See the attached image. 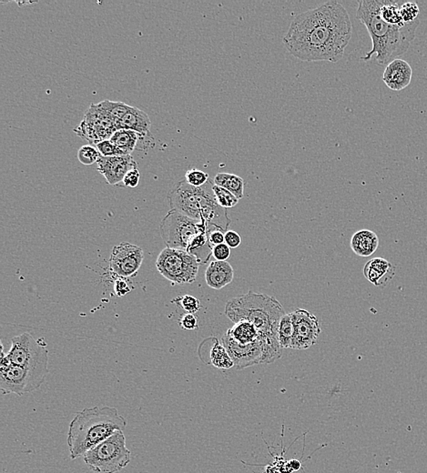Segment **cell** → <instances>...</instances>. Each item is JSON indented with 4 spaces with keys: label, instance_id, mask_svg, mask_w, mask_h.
<instances>
[{
    "label": "cell",
    "instance_id": "d4e9b609",
    "mask_svg": "<svg viewBox=\"0 0 427 473\" xmlns=\"http://www.w3.org/2000/svg\"><path fill=\"white\" fill-rule=\"evenodd\" d=\"M210 364L217 369L229 370L234 367V361L229 356L222 342L216 341L210 352Z\"/></svg>",
    "mask_w": 427,
    "mask_h": 473
},
{
    "label": "cell",
    "instance_id": "d6986e66",
    "mask_svg": "<svg viewBox=\"0 0 427 473\" xmlns=\"http://www.w3.org/2000/svg\"><path fill=\"white\" fill-rule=\"evenodd\" d=\"M351 249L357 256H372L379 247V238L374 231L362 230L357 231L351 239Z\"/></svg>",
    "mask_w": 427,
    "mask_h": 473
},
{
    "label": "cell",
    "instance_id": "9a60e30c",
    "mask_svg": "<svg viewBox=\"0 0 427 473\" xmlns=\"http://www.w3.org/2000/svg\"><path fill=\"white\" fill-rule=\"evenodd\" d=\"M413 77V69L406 60L397 59L389 63L385 68L382 81L392 90L400 91L410 85Z\"/></svg>",
    "mask_w": 427,
    "mask_h": 473
},
{
    "label": "cell",
    "instance_id": "484cf974",
    "mask_svg": "<svg viewBox=\"0 0 427 473\" xmlns=\"http://www.w3.org/2000/svg\"><path fill=\"white\" fill-rule=\"evenodd\" d=\"M400 6L394 0H381V16L382 20L394 26L403 27L404 23L402 18Z\"/></svg>",
    "mask_w": 427,
    "mask_h": 473
},
{
    "label": "cell",
    "instance_id": "2e32d148",
    "mask_svg": "<svg viewBox=\"0 0 427 473\" xmlns=\"http://www.w3.org/2000/svg\"><path fill=\"white\" fill-rule=\"evenodd\" d=\"M363 275L376 287H385L393 279L394 268L387 259L374 258L366 263L363 268Z\"/></svg>",
    "mask_w": 427,
    "mask_h": 473
},
{
    "label": "cell",
    "instance_id": "1f68e13d",
    "mask_svg": "<svg viewBox=\"0 0 427 473\" xmlns=\"http://www.w3.org/2000/svg\"><path fill=\"white\" fill-rule=\"evenodd\" d=\"M185 180L191 186L202 187L209 182L210 177L209 174L203 173L202 170L191 169L185 174Z\"/></svg>",
    "mask_w": 427,
    "mask_h": 473
},
{
    "label": "cell",
    "instance_id": "52a82bcc",
    "mask_svg": "<svg viewBox=\"0 0 427 473\" xmlns=\"http://www.w3.org/2000/svg\"><path fill=\"white\" fill-rule=\"evenodd\" d=\"M210 225L205 221L193 220L187 216L171 209L159 224L161 237L166 247L186 250L196 235L208 231Z\"/></svg>",
    "mask_w": 427,
    "mask_h": 473
},
{
    "label": "cell",
    "instance_id": "8d00e7d4",
    "mask_svg": "<svg viewBox=\"0 0 427 473\" xmlns=\"http://www.w3.org/2000/svg\"><path fill=\"white\" fill-rule=\"evenodd\" d=\"M180 325L181 328L187 329V331H193L198 329V319L194 314L186 313L180 320Z\"/></svg>",
    "mask_w": 427,
    "mask_h": 473
},
{
    "label": "cell",
    "instance_id": "6da1fadb",
    "mask_svg": "<svg viewBox=\"0 0 427 473\" xmlns=\"http://www.w3.org/2000/svg\"><path fill=\"white\" fill-rule=\"evenodd\" d=\"M348 12L336 0L296 15L283 37V44L302 62L336 63L352 37Z\"/></svg>",
    "mask_w": 427,
    "mask_h": 473
},
{
    "label": "cell",
    "instance_id": "cb8c5ba5",
    "mask_svg": "<svg viewBox=\"0 0 427 473\" xmlns=\"http://www.w3.org/2000/svg\"><path fill=\"white\" fill-rule=\"evenodd\" d=\"M215 185L229 190L236 198L240 199L244 196V180L242 177L229 173H218L213 180Z\"/></svg>",
    "mask_w": 427,
    "mask_h": 473
},
{
    "label": "cell",
    "instance_id": "44dd1931",
    "mask_svg": "<svg viewBox=\"0 0 427 473\" xmlns=\"http://www.w3.org/2000/svg\"><path fill=\"white\" fill-rule=\"evenodd\" d=\"M186 252L195 257L200 264H206L212 256V247L210 244L208 231L196 235L191 240Z\"/></svg>",
    "mask_w": 427,
    "mask_h": 473
},
{
    "label": "cell",
    "instance_id": "8fae6325",
    "mask_svg": "<svg viewBox=\"0 0 427 473\" xmlns=\"http://www.w3.org/2000/svg\"><path fill=\"white\" fill-rule=\"evenodd\" d=\"M144 254L142 247L129 243L115 246L111 252L110 267L111 271L120 278H133L142 267Z\"/></svg>",
    "mask_w": 427,
    "mask_h": 473
},
{
    "label": "cell",
    "instance_id": "603a6c76",
    "mask_svg": "<svg viewBox=\"0 0 427 473\" xmlns=\"http://www.w3.org/2000/svg\"><path fill=\"white\" fill-rule=\"evenodd\" d=\"M140 139V134L132 130L118 129L111 136L110 141L116 145L124 155H130L138 145Z\"/></svg>",
    "mask_w": 427,
    "mask_h": 473
},
{
    "label": "cell",
    "instance_id": "f546056e",
    "mask_svg": "<svg viewBox=\"0 0 427 473\" xmlns=\"http://www.w3.org/2000/svg\"><path fill=\"white\" fill-rule=\"evenodd\" d=\"M181 308L187 313L195 314L200 310V301L197 298L191 295H184L183 297H178L172 300Z\"/></svg>",
    "mask_w": 427,
    "mask_h": 473
},
{
    "label": "cell",
    "instance_id": "ffe728a7",
    "mask_svg": "<svg viewBox=\"0 0 427 473\" xmlns=\"http://www.w3.org/2000/svg\"><path fill=\"white\" fill-rule=\"evenodd\" d=\"M226 334L241 345H249L259 341L261 334L256 327L247 320H241L234 323Z\"/></svg>",
    "mask_w": 427,
    "mask_h": 473
},
{
    "label": "cell",
    "instance_id": "30bf717a",
    "mask_svg": "<svg viewBox=\"0 0 427 473\" xmlns=\"http://www.w3.org/2000/svg\"><path fill=\"white\" fill-rule=\"evenodd\" d=\"M46 378L13 363L0 366V389L3 395L22 396L40 388Z\"/></svg>",
    "mask_w": 427,
    "mask_h": 473
},
{
    "label": "cell",
    "instance_id": "f35d334b",
    "mask_svg": "<svg viewBox=\"0 0 427 473\" xmlns=\"http://www.w3.org/2000/svg\"><path fill=\"white\" fill-rule=\"evenodd\" d=\"M114 291L117 296L123 297L127 293H130V288L126 281H124L123 279H119L118 281H115Z\"/></svg>",
    "mask_w": 427,
    "mask_h": 473
},
{
    "label": "cell",
    "instance_id": "7402d4cb",
    "mask_svg": "<svg viewBox=\"0 0 427 473\" xmlns=\"http://www.w3.org/2000/svg\"><path fill=\"white\" fill-rule=\"evenodd\" d=\"M295 334L292 314L285 313L280 319L278 329H277V339L283 350H293Z\"/></svg>",
    "mask_w": 427,
    "mask_h": 473
},
{
    "label": "cell",
    "instance_id": "836d02e7",
    "mask_svg": "<svg viewBox=\"0 0 427 473\" xmlns=\"http://www.w3.org/2000/svg\"><path fill=\"white\" fill-rule=\"evenodd\" d=\"M225 233L222 228L210 225L208 238L210 245L213 247L225 243Z\"/></svg>",
    "mask_w": 427,
    "mask_h": 473
},
{
    "label": "cell",
    "instance_id": "4dcf8cb0",
    "mask_svg": "<svg viewBox=\"0 0 427 473\" xmlns=\"http://www.w3.org/2000/svg\"><path fill=\"white\" fill-rule=\"evenodd\" d=\"M401 16L404 23L409 24L419 20L420 8L414 2H406L401 6Z\"/></svg>",
    "mask_w": 427,
    "mask_h": 473
},
{
    "label": "cell",
    "instance_id": "d6a6232c",
    "mask_svg": "<svg viewBox=\"0 0 427 473\" xmlns=\"http://www.w3.org/2000/svg\"><path fill=\"white\" fill-rule=\"evenodd\" d=\"M95 147L97 148L102 157H115V156L124 155L123 151H121L120 148H118L117 146L113 144L110 139L98 142Z\"/></svg>",
    "mask_w": 427,
    "mask_h": 473
},
{
    "label": "cell",
    "instance_id": "e575fe53",
    "mask_svg": "<svg viewBox=\"0 0 427 473\" xmlns=\"http://www.w3.org/2000/svg\"><path fill=\"white\" fill-rule=\"evenodd\" d=\"M212 256L218 262H227L231 256V247L227 244L223 243L221 245L212 247Z\"/></svg>",
    "mask_w": 427,
    "mask_h": 473
},
{
    "label": "cell",
    "instance_id": "ab89813d",
    "mask_svg": "<svg viewBox=\"0 0 427 473\" xmlns=\"http://www.w3.org/2000/svg\"><path fill=\"white\" fill-rule=\"evenodd\" d=\"M289 466L290 468L292 469V471H299L300 469L302 468V465L301 462H299L297 460H291L289 462Z\"/></svg>",
    "mask_w": 427,
    "mask_h": 473
},
{
    "label": "cell",
    "instance_id": "5bb4252c",
    "mask_svg": "<svg viewBox=\"0 0 427 473\" xmlns=\"http://www.w3.org/2000/svg\"><path fill=\"white\" fill-rule=\"evenodd\" d=\"M97 170L110 185H117L123 182L129 171L138 169V164L132 155L115 156L98 158Z\"/></svg>",
    "mask_w": 427,
    "mask_h": 473
},
{
    "label": "cell",
    "instance_id": "f1b7e54d",
    "mask_svg": "<svg viewBox=\"0 0 427 473\" xmlns=\"http://www.w3.org/2000/svg\"><path fill=\"white\" fill-rule=\"evenodd\" d=\"M101 158L100 152H98L97 148L93 145H85L82 146L78 151V158L79 163L85 166H91L94 163H97L98 158Z\"/></svg>",
    "mask_w": 427,
    "mask_h": 473
},
{
    "label": "cell",
    "instance_id": "74e56055",
    "mask_svg": "<svg viewBox=\"0 0 427 473\" xmlns=\"http://www.w3.org/2000/svg\"><path fill=\"white\" fill-rule=\"evenodd\" d=\"M225 243L231 247V249H236L241 245V238L239 233L234 230H228L225 233Z\"/></svg>",
    "mask_w": 427,
    "mask_h": 473
},
{
    "label": "cell",
    "instance_id": "7c38bea8",
    "mask_svg": "<svg viewBox=\"0 0 427 473\" xmlns=\"http://www.w3.org/2000/svg\"><path fill=\"white\" fill-rule=\"evenodd\" d=\"M295 325V348L293 350H308L317 342L321 333L320 322L310 311L298 309L292 313Z\"/></svg>",
    "mask_w": 427,
    "mask_h": 473
},
{
    "label": "cell",
    "instance_id": "ac0fdd59",
    "mask_svg": "<svg viewBox=\"0 0 427 473\" xmlns=\"http://www.w3.org/2000/svg\"><path fill=\"white\" fill-rule=\"evenodd\" d=\"M151 127L152 122L148 114L134 107L118 122V129L132 130L140 134V139L148 136L152 138L149 132Z\"/></svg>",
    "mask_w": 427,
    "mask_h": 473
},
{
    "label": "cell",
    "instance_id": "277c9868",
    "mask_svg": "<svg viewBox=\"0 0 427 473\" xmlns=\"http://www.w3.org/2000/svg\"><path fill=\"white\" fill-rule=\"evenodd\" d=\"M213 180L202 187H193L181 180L168 194L171 209L193 220L205 221L212 226L228 231L231 218L227 209L221 207L213 193Z\"/></svg>",
    "mask_w": 427,
    "mask_h": 473
},
{
    "label": "cell",
    "instance_id": "9c48e42d",
    "mask_svg": "<svg viewBox=\"0 0 427 473\" xmlns=\"http://www.w3.org/2000/svg\"><path fill=\"white\" fill-rule=\"evenodd\" d=\"M6 355L11 363L38 375L46 378L49 374V351L30 333L25 332L13 338L11 350Z\"/></svg>",
    "mask_w": 427,
    "mask_h": 473
},
{
    "label": "cell",
    "instance_id": "d590c367",
    "mask_svg": "<svg viewBox=\"0 0 427 473\" xmlns=\"http://www.w3.org/2000/svg\"><path fill=\"white\" fill-rule=\"evenodd\" d=\"M140 180V173L138 169H133L126 174L124 177L123 184L127 188H136L139 185Z\"/></svg>",
    "mask_w": 427,
    "mask_h": 473
},
{
    "label": "cell",
    "instance_id": "4316f807",
    "mask_svg": "<svg viewBox=\"0 0 427 473\" xmlns=\"http://www.w3.org/2000/svg\"><path fill=\"white\" fill-rule=\"evenodd\" d=\"M98 104H100L102 109H104L107 112L110 113L118 122H119L132 107V106H130V105L120 103V101L103 100Z\"/></svg>",
    "mask_w": 427,
    "mask_h": 473
},
{
    "label": "cell",
    "instance_id": "7a4b0ae2",
    "mask_svg": "<svg viewBox=\"0 0 427 473\" xmlns=\"http://www.w3.org/2000/svg\"><path fill=\"white\" fill-rule=\"evenodd\" d=\"M380 9L381 0H360L356 18L368 28L372 44L371 52L362 59L370 60L375 54L378 64L387 66L409 49L420 21L403 27L394 26L382 20Z\"/></svg>",
    "mask_w": 427,
    "mask_h": 473
},
{
    "label": "cell",
    "instance_id": "3957f363",
    "mask_svg": "<svg viewBox=\"0 0 427 473\" xmlns=\"http://www.w3.org/2000/svg\"><path fill=\"white\" fill-rule=\"evenodd\" d=\"M127 420L114 407L85 408L70 422L68 443L70 459L84 455L117 431H124Z\"/></svg>",
    "mask_w": 427,
    "mask_h": 473
},
{
    "label": "cell",
    "instance_id": "4fadbf2b",
    "mask_svg": "<svg viewBox=\"0 0 427 473\" xmlns=\"http://www.w3.org/2000/svg\"><path fill=\"white\" fill-rule=\"evenodd\" d=\"M222 342L234 361L236 370H244L255 365L263 364V351L261 339L254 344L241 345L225 334L223 335Z\"/></svg>",
    "mask_w": 427,
    "mask_h": 473
},
{
    "label": "cell",
    "instance_id": "83f0119b",
    "mask_svg": "<svg viewBox=\"0 0 427 473\" xmlns=\"http://www.w3.org/2000/svg\"><path fill=\"white\" fill-rule=\"evenodd\" d=\"M212 189L217 202H218L219 205L221 206V207L227 209L234 208L238 204L239 199L236 198V197L232 194V192H229V190L223 189L222 187L217 186L215 184L213 185Z\"/></svg>",
    "mask_w": 427,
    "mask_h": 473
},
{
    "label": "cell",
    "instance_id": "8992f818",
    "mask_svg": "<svg viewBox=\"0 0 427 473\" xmlns=\"http://www.w3.org/2000/svg\"><path fill=\"white\" fill-rule=\"evenodd\" d=\"M86 465L95 473H117L132 460L123 431H117L83 455Z\"/></svg>",
    "mask_w": 427,
    "mask_h": 473
},
{
    "label": "cell",
    "instance_id": "5b68a950",
    "mask_svg": "<svg viewBox=\"0 0 427 473\" xmlns=\"http://www.w3.org/2000/svg\"><path fill=\"white\" fill-rule=\"evenodd\" d=\"M285 309L275 297L249 291L229 300L224 314L232 322L247 320L256 327L261 338H277V329Z\"/></svg>",
    "mask_w": 427,
    "mask_h": 473
},
{
    "label": "cell",
    "instance_id": "ba28073f",
    "mask_svg": "<svg viewBox=\"0 0 427 473\" xmlns=\"http://www.w3.org/2000/svg\"><path fill=\"white\" fill-rule=\"evenodd\" d=\"M156 268L173 285L191 284L196 281L200 263L186 250L165 247L159 254Z\"/></svg>",
    "mask_w": 427,
    "mask_h": 473
},
{
    "label": "cell",
    "instance_id": "e0dca14e",
    "mask_svg": "<svg viewBox=\"0 0 427 473\" xmlns=\"http://www.w3.org/2000/svg\"><path fill=\"white\" fill-rule=\"evenodd\" d=\"M234 269L228 262L215 260L210 263L205 271L207 285L213 290H222L234 281Z\"/></svg>",
    "mask_w": 427,
    "mask_h": 473
}]
</instances>
